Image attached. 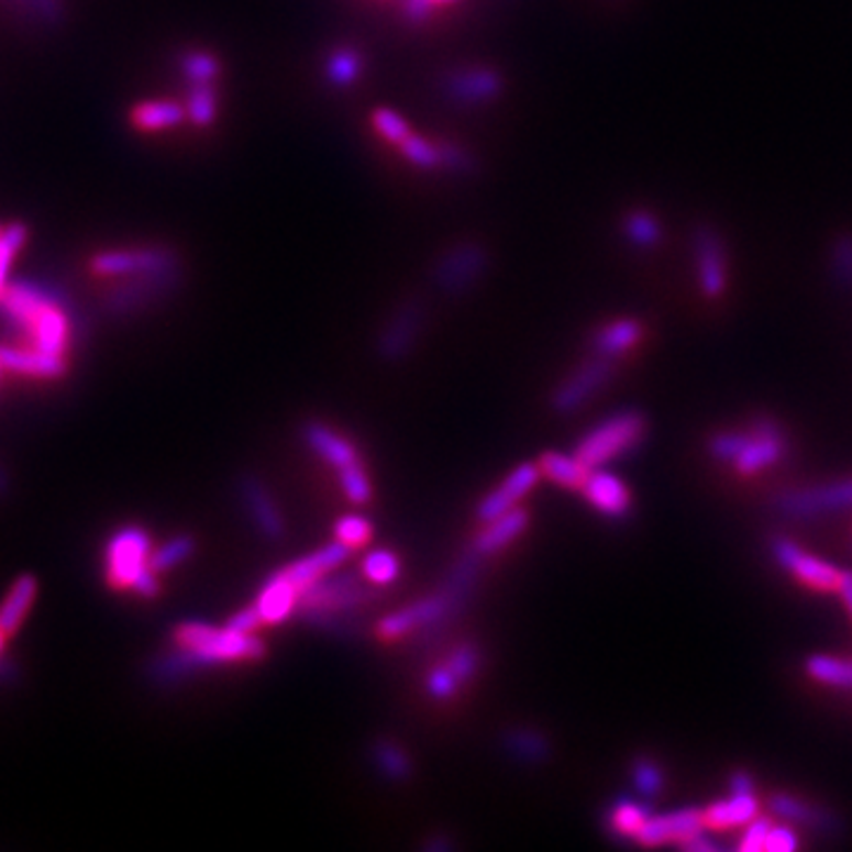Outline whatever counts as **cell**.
<instances>
[{
	"label": "cell",
	"instance_id": "1",
	"mask_svg": "<svg viewBox=\"0 0 852 852\" xmlns=\"http://www.w3.org/2000/svg\"><path fill=\"white\" fill-rule=\"evenodd\" d=\"M176 649L152 663L150 675L159 685L180 682L199 671L225 663L261 661L266 644L256 632H240L228 626L219 628L204 621H185L174 632Z\"/></svg>",
	"mask_w": 852,
	"mask_h": 852
},
{
	"label": "cell",
	"instance_id": "2",
	"mask_svg": "<svg viewBox=\"0 0 852 852\" xmlns=\"http://www.w3.org/2000/svg\"><path fill=\"white\" fill-rule=\"evenodd\" d=\"M482 556L472 547L464 552L453 566L451 576L439 593H431L410 601L408 607L386 613L377 623V634L386 642L412 638L417 646H429L439 642L441 634L451 628V623L467 607V601L476 587Z\"/></svg>",
	"mask_w": 852,
	"mask_h": 852
},
{
	"label": "cell",
	"instance_id": "3",
	"mask_svg": "<svg viewBox=\"0 0 852 852\" xmlns=\"http://www.w3.org/2000/svg\"><path fill=\"white\" fill-rule=\"evenodd\" d=\"M377 599L379 587L372 585L363 571H332L311 587H306L299 611L311 628L348 634L353 618L369 609Z\"/></svg>",
	"mask_w": 852,
	"mask_h": 852
},
{
	"label": "cell",
	"instance_id": "4",
	"mask_svg": "<svg viewBox=\"0 0 852 852\" xmlns=\"http://www.w3.org/2000/svg\"><path fill=\"white\" fill-rule=\"evenodd\" d=\"M646 420L638 410H621L595 424L576 445V455L587 469L607 467L609 462L632 453L644 441Z\"/></svg>",
	"mask_w": 852,
	"mask_h": 852
},
{
	"label": "cell",
	"instance_id": "5",
	"mask_svg": "<svg viewBox=\"0 0 852 852\" xmlns=\"http://www.w3.org/2000/svg\"><path fill=\"white\" fill-rule=\"evenodd\" d=\"M152 560V538L141 525H126L114 533L104 550V576L117 590H133Z\"/></svg>",
	"mask_w": 852,
	"mask_h": 852
},
{
	"label": "cell",
	"instance_id": "6",
	"mask_svg": "<svg viewBox=\"0 0 852 852\" xmlns=\"http://www.w3.org/2000/svg\"><path fill=\"white\" fill-rule=\"evenodd\" d=\"M482 668V649L476 642H460L427 673L424 691L433 701H451Z\"/></svg>",
	"mask_w": 852,
	"mask_h": 852
},
{
	"label": "cell",
	"instance_id": "7",
	"mask_svg": "<svg viewBox=\"0 0 852 852\" xmlns=\"http://www.w3.org/2000/svg\"><path fill=\"white\" fill-rule=\"evenodd\" d=\"M613 375V358L597 355L590 363L580 365L568 379L556 386L552 394V410L560 414H573L587 406Z\"/></svg>",
	"mask_w": 852,
	"mask_h": 852
},
{
	"label": "cell",
	"instance_id": "8",
	"mask_svg": "<svg viewBox=\"0 0 852 852\" xmlns=\"http://www.w3.org/2000/svg\"><path fill=\"white\" fill-rule=\"evenodd\" d=\"M772 554L794 578H798L803 585L812 587V590H819V593L839 590L843 571L836 568L833 564L822 562L819 556L803 552V547H798L794 540L774 538Z\"/></svg>",
	"mask_w": 852,
	"mask_h": 852
},
{
	"label": "cell",
	"instance_id": "9",
	"mask_svg": "<svg viewBox=\"0 0 852 852\" xmlns=\"http://www.w3.org/2000/svg\"><path fill=\"white\" fill-rule=\"evenodd\" d=\"M424 328V308L420 301L400 303L394 316L386 320L384 330L379 332L377 353L384 363H400L406 361L417 346Z\"/></svg>",
	"mask_w": 852,
	"mask_h": 852
},
{
	"label": "cell",
	"instance_id": "10",
	"mask_svg": "<svg viewBox=\"0 0 852 852\" xmlns=\"http://www.w3.org/2000/svg\"><path fill=\"white\" fill-rule=\"evenodd\" d=\"M90 268L102 277H133L145 273H162L178 268L176 254L162 246L152 250H133V252H100L90 258Z\"/></svg>",
	"mask_w": 852,
	"mask_h": 852
},
{
	"label": "cell",
	"instance_id": "11",
	"mask_svg": "<svg viewBox=\"0 0 852 852\" xmlns=\"http://www.w3.org/2000/svg\"><path fill=\"white\" fill-rule=\"evenodd\" d=\"M850 505H852V478L827 484V486L788 490L774 500V507H777L786 517H815Z\"/></svg>",
	"mask_w": 852,
	"mask_h": 852
},
{
	"label": "cell",
	"instance_id": "12",
	"mask_svg": "<svg viewBox=\"0 0 852 852\" xmlns=\"http://www.w3.org/2000/svg\"><path fill=\"white\" fill-rule=\"evenodd\" d=\"M488 268V254L478 244H457L436 266V285L447 294L472 289Z\"/></svg>",
	"mask_w": 852,
	"mask_h": 852
},
{
	"label": "cell",
	"instance_id": "13",
	"mask_svg": "<svg viewBox=\"0 0 852 852\" xmlns=\"http://www.w3.org/2000/svg\"><path fill=\"white\" fill-rule=\"evenodd\" d=\"M784 453H786V441L782 429L777 427V422L763 417V420L753 422L749 431V443L743 445V451L732 464L739 474L751 476L772 467V464H777L784 457Z\"/></svg>",
	"mask_w": 852,
	"mask_h": 852
},
{
	"label": "cell",
	"instance_id": "14",
	"mask_svg": "<svg viewBox=\"0 0 852 852\" xmlns=\"http://www.w3.org/2000/svg\"><path fill=\"white\" fill-rule=\"evenodd\" d=\"M540 476L542 474H540L538 464H531V462L519 464V467L511 469L502 478V482L495 486L482 502H478V507H476L478 519L486 523L495 517L507 514V511H511V509H517L525 495H529L538 486Z\"/></svg>",
	"mask_w": 852,
	"mask_h": 852
},
{
	"label": "cell",
	"instance_id": "15",
	"mask_svg": "<svg viewBox=\"0 0 852 852\" xmlns=\"http://www.w3.org/2000/svg\"><path fill=\"white\" fill-rule=\"evenodd\" d=\"M706 829L704 812L696 808H685L665 815H649L642 829L634 836V841L646 848L668 845V843H685L691 836L701 833Z\"/></svg>",
	"mask_w": 852,
	"mask_h": 852
},
{
	"label": "cell",
	"instance_id": "16",
	"mask_svg": "<svg viewBox=\"0 0 852 852\" xmlns=\"http://www.w3.org/2000/svg\"><path fill=\"white\" fill-rule=\"evenodd\" d=\"M237 493L258 533L270 542H280L285 538V519L266 484L254 474H244L237 484Z\"/></svg>",
	"mask_w": 852,
	"mask_h": 852
},
{
	"label": "cell",
	"instance_id": "17",
	"mask_svg": "<svg viewBox=\"0 0 852 852\" xmlns=\"http://www.w3.org/2000/svg\"><path fill=\"white\" fill-rule=\"evenodd\" d=\"M57 301H65L57 289L20 280L5 285L3 294H0V313H3L8 324L22 332L24 324L34 318L43 306Z\"/></svg>",
	"mask_w": 852,
	"mask_h": 852
},
{
	"label": "cell",
	"instance_id": "18",
	"mask_svg": "<svg viewBox=\"0 0 852 852\" xmlns=\"http://www.w3.org/2000/svg\"><path fill=\"white\" fill-rule=\"evenodd\" d=\"M178 283V268L162 270V273H145V275H133V283H121L117 285L110 297H107V308L112 313L123 316L131 313L135 308H141L154 299H159L162 294H166L170 287Z\"/></svg>",
	"mask_w": 852,
	"mask_h": 852
},
{
	"label": "cell",
	"instance_id": "19",
	"mask_svg": "<svg viewBox=\"0 0 852 852\" xmlns=\"http://www.w3.org/2000/svg\"><path fill=\"white\" fill-rule=\"evenodd\" d=\"M303 441L320 460L328 462L339 476L365 469L358 457V451H355V445L328 424L308 422L303 427Z\"/></svg>",
	"mask_w": 852,
	"mask_h": 852
},
{
	"label": "cell",
	"instance_id": "20",
	"mask_svg": "<svg viewBox=\"0 0 852 852\" xmlns=\"http://www.w3.org/2000/svg\"><path fill=\"white\" fill-rule=\"evenodd\" d=\"M62 303L65 301L43 306L41 311L24 324L22 334L29 339L31 348H38L43 353L65 358V351L69 346L71 324H69V318L65 313V308H62Z\"/></svg>",
	"mask_w": 852,
	"mask_h": 852
},
{
	"label": "cell",
	"instance_id": "21",
	"mask_svg": "<svg viewBox=\"0 0 852 852\" xmlns=\"http://www.w3.org/2000/svg\"><path fill=\"white\" fill-rule=\"evenodd\" d=\"M583 498L590 502L599 514L609 519H626L630 511V490L628 486L607 467H595L587 472L580 486Z\"/></svg>",
	"mask_w": 852,
	"mask_h": 852
},
{
	"label": "cell",
	"instance_id": "22",
	"mask_svg": "<svg viewBox=\"0 0 852 852\" xmlns=\"http://www.w3.org/2000/svg\"><path fill=\"white\" fill-rule=\"evenodd\" d=\"M351 552L353 550L346 547L344 542L334 540V542H330V545L313 550L311 554L299 556V560H294L283 571H285V576L291 580V585L297 587L299 593H303L306 587H311L313 583H318L320 578L328 576V573L336 571L341 564H344Z\"/></svg>",
	"mask_w": 852,
	"mask_h": 852
},
{
	"label": "cell",
	"instance_id": "23",
	"mask_svg": "<svg viewBox=\"0 0 852 852\" xmlns=\"http://www.w3.org/2000/svg\"><path fill=\"white\" fill-rule=\"evenodd\" d=\"M301 593L291 585V580L285 576V571H275L273 576L263 583L261 593L254 601V607L258 609L263 626H280L287 618L299 609Z\"/></svg>",
	"mask_w": 852,
	"mask_h": 852
},
{
	"label": "cell",
	"instance_id": "24",
	"mask_svg": "<svg viewBox=\"0 0 852 852\" xmlns=\"http://www.w3.org/2000/svg\"><path fill=\"white\" fill-rule=\"evenodd\" d=\"M525 529H529V511L517 507L507 511V514L486 521L484 531L474 538L472 550L482 556V560H488V556L509 547L511 542H517L525 533Z\"/></svg>",
	"mask_w": 852,
	"mask_h": 852
},
{
	"label": "cell",
	"instance_id": "25",
	"mask_svg": "<svg viewBox=\"0 0 852 852\" xmlns=\"http://www.w3.org/2000/svg\"><path fill=\"white\" fill-rule=\"evenodd\" d=\"M500 90H502L500 76L482 67L455 71L453 76H447V86H445L447 96L462 104L490 102L493 98L500 96Z\"/></svg>",
	"mask_w": 852,
	"mask_h": 852
},
{
	"label": "cell",
	"instance_id": "26",
	"mask_svg": "<svg viewBox=\"0 0 852 852\" xmlns=\"http://www.w3.org/2000/svg\"><path fill=\"white\" fill-rule=\"evenodd\" d=\"M0 365L10 372H20V375L38 379H57L65 375V358L43 353L38 348L0 346Z\"/></svg>",
	"mask_w": 852,
	"mask_h": 852
},
{
	"label": "cell",
	"instance_id": "27",
	"mask_svg": "<svg viewBox=\"0 0 852 852\" xmlns=\"http://www.w3.org/2000/svg\"><path fill=\"white\" fill-rule=\"evenodd\" d=\"M757 817V798L753 792H732L727 800L712 803L704 810V825L710 831H730L746 827Z\"/></svg>",
	"mask_w": 852,
	"mask_h": 852
},
{
	"label": "cell",
	"instance_id": "28",
	"mask_svg": "<svg viewBox=\"0 0 852 852\" xmlns=\"http://www.w3.org/2000/svg\"><path fill=\"white\" fill-rule=\"evenodd\" d=\"M770 808H772L774 812H777L779 817L792 819V822H796V825L810 827V829L825 831V833L839 831V822H836V817H833L831 812H827V810H822V808H817V805L805 803V800H800V798L786 796V794H777V796H772Z\"/></svg>",
	"mask_w": 852,
	"mask_h": 852
},
{
	"label": "cell",
	"instance_id": "29",
	"mask_svg": "<svg viewBox=\"0 0 852 852\" xmlns=\"http://www.w3.org/2000/svg\"><path fill=\"white\" fill-rule=\"evenodd\" d=\"M502 746L514 761L525 765L545 763L550 757V741L540 730H535V727H511L502 737Z\"/></svg>",
	"mask_w": 852,
	"mask_h": 852
},
{
	"label": "cell",
	"instance_id": "30",
	"mask_svg": "<svg viewBox=\"0 0 852 852\" xmlns=\"http://www.w3.org/2000/svg\"><path fill=\"white\" fill-rule=\"evenodd\" d=\"M38 595V583L31 576H22L14 580L12 590L8 597L0 604V628H3L8 634H14L22 628L24 616L29 613L31 604H34Z\"/></svg>",
	"mask_w": 852,
	"mask_h": 852
},
{
	"label": "cell",
	"instance_id": "31",
	"mask_svg": "<svg viewBox=\"0 0 852 852\" xmlns=\"http://www.w3.org/2000/svg\"><path fill=\"white\" fill-rule=\"evenodd\" d=\"M538 467H540V474L547 476L552 484L562 486V488H573V490H580L587 472H590L578 460L576 453L566 455V453H560V451L542 453Z\"/></svg>",
	"mask_w": 852,
	"mask_h": 852
},
{
	"label": "cell",
	"instance_id": "32",
	"mask_svg": "<svg viewBox=\"0 0 852 852\" xmlns=\"http://www.w3.org/2000/svg\"><path fill=\"white\" fill-rule=\"evenodd\" d=\"M642 336V328L634 320H616L607 328H601L595 334V353L597 355H607V358H618L626 351H630L634 344H638Z\"/></svg>",
	"mask_w": 852,
	"mask_h": 852
},
{
	"label": "cell",
	"instance_id": "33",
	"mask_svg": "<svg viewBox=\"0 0 852 852\" xmlns=\"http://www.w3.org/2000/svg\"><path fill=\"white\" fill-rule=\"evenodd\" d=\"M185 117H188V112H185L178 102L157 100V102L137 104L131 114V121L133 126L141 131H162V129L178 126Z\"/></svg>",
	"mask_w": 852,
	"mask_h": 852
},
{
	"label": "cell",
	"instance_id": "34",
	"mask_svg": "<svg viewBox=\"0 0 852 852\" xmlns=\"http://www.w3.org/2000/svg\"><path fill=\"white\" fill-rule=\"evenodd\" d=\"M649 815L652 812H649L644 803L623 796L611 805L607 827L613 836H618V839H634L638 831L642 829V825L646 822Z\"/></svg>",
	"mask_w": 852,
	"mask_h": 852
},
{
	"label": "cell",
	"instance_id": "35",
	"mask_svg": "<svg viewBox=\"0 0 852 852\" xmlns=\"http://www.w3.org/2000/svg\"><path fill=\"white\" fill-rule=\"evenodd\" d=\"M372 763L389 782H406L412 774V763L408 753L391 739H377L372 743Z\"/></svg>",
	"mask_w": 852,
	"mask_h": 852
},
{
	"label": "cell",
	"instance_id": "36",
	"mask_svg": "<svg viewBox=\"0 0 852 852\" xmlns=\"http://www.w3.org/2000/svg\"><path fill=\"white\" fill-rule=\"evenodd\" d=\"M805 671L812 679L822 682V685L852 689V661L817 654L805 661Z\"/></svg>",
	"mask_w": 852,
	"mask_h": 852
},
{
	"label": "cell",
	"instance_id": "37",
	"mask_svg": "<svg viewBox=\"0 0 852 852\" xmlns=\"http://www.w3.org/2000/svg\"><path fill=\"white\" fill-rule=\"evenodd\" d=\"M361 571H363V576H365L372 585H377V587H389V585H394V583L398 580V576H400V560H398V554H396V552L386 550V547H381V550H372V552L365 554Z\"/></svg>",
	"mask_w": 852,
	"mask_h": 852
},
{
	"label": "cell",
	"instance_id": "38",
	"mask_svg": "<svg viewBox=\"0 0 852 852\" xmlns=\"http://www.w3.org/2000/svg\"><path fill=\"white\" fill-rule=\"evenodd\" d=\"M398 147H400L402 159L410 162V164L417 166V168H422V170L441 168L439 143H431V141H427V137H422V135L408 133V135L402 137V141L398 143Z\"/></svg>",
	"mask_w": 852,
	"mask_h": 852
},
{
	"label": "cell",
	"instance_id": "39",
	"mask_svg": "<svg viewBox=\"0 0 852 852\" xmlns=\"http://www.w3.org/2000/svg\"><path fill=\"white\" fill-rule=\"evenodd\" d=\"M195 552V542L192 538L188 535H176L170 538L168 542H164L162 547H157L152 552V560H150V566L162 573V571H170L176 568L178 564H182L185 560H190V554Z\"/></svg>",
	"mask_w": 852,
	"mask_h": 852
},
{
	"label": "cell",
	"instance_id": "40",
	"mask_svg": "<svg viewBox=\"0 0 852 852\" xmlns=\"http://www.w3.org/2000/svg\"><path fill=\"white\" fill-rule=\"evenodd\" d=\"M363 71V59L353 48H336L328 59V79L334 86H348Z\"/></svg>",
	"mask_w": 852,
	"mask_h": 852
},
{
	"label": "cell",
	"instance_id": "41",
	"mask_svg": "<svg viewBox=\"0 0 852 852\" xmlns=\"http://www.w3.org/2000/svg\"><path fill=\"white\" fill-rule=\"evenodd\" d=\"M334 540L351 550H361L372 540V523L361 514H346L334 523Z\"/></svg>",
	"mask_w": 852,
	"mask_h": 852
},
{
	"label": "cell",
	"instance_id": "42",
	"mask_svg": "<svg viewBox=\"0 0 852 852\" xmlns=\"http://www.w3.org/2000/svg\"><path fill=\"white\" fill-rule=\"evenodd\" d=\"M632 784L642 798H656L663 788V772L649 757H638L632 763Z\"/></svg>",
	"mask_w": 852,
	"mask_h": 852
},
{
	"label": "cell",
	"instance_id": "43",
	"mask_svg": "<svg viewBox=\"0 0 852 852\" xmlns=\"http://www.w3.org/2000/svg\"><path fill=\"white\" fill-rule=\"evenodd\" d=\"M188 117L195 126H209L215 119V92L211 84H192Z\"/></svg>",
	"mask_w": 852,
	"mask_h": 852
},
{
	"label": "cell",
	"instance_id": "44",
	"mask_svg": "<svg viewBox=\"0 0 852 852\" xmlns=\"http://www.w3.org/2000/svg\"><path fill=\"white\" fill-rule=\"evenodd\" d=\"M26 242V228L22 223H14L0 232V294L5 289V280L10 273V263L18 256Z\"/></svg>",
	"mask_w": 852,
	"mask_h": 852
},
{
	"label": "cell",
	"instance_id": "45",
	"mask_svg": "<svg viewBox=\"0 0 852 852\" xmlns=\"http://www.w3.org/2000/svg\"><path fill=\"white\" fill-rule=\"evenodd\" d=\"M182 71L192 84H211L221 74V65L213 55L195 51L182 57Z\"/></svg>",
	"mask_w": 852,
	"mask_h": 852
},
{
	"label": "cell",
	"instance_id": "46",
	"mask_svg": "<svg viewBox=\"0 0 852 852\" xmlns=\"http://www.w3.org/2000/svg\"><path fill=\"white\" fill-rule=\"evenodd\" d=\"M746 443H749V431H722L718 436L710 439L708 451L716 460L734 462Z\"/></svg>",
	"mask_w": 852,
	"mask_h": 852
},
{
	"label": "cell",
	"instance_id": "47",
	"mask_svg": "<svg viewBox=\"0 0 852 852\" xmlns=\"http://www.w3.org/2000/svg\"><path fill=\"white\" fill-rule=\"evenodd\" d=\"M372 121H375V129L384 137V141H389L394 145H398L402 137L410 133L408 123L402 121L400 114H396L391 110H377L375 114H372Z\"/></svg>",
	"mask_w": 852,
	"mask_h": 852
},
{
	"label": "cell",
	"instance_id": "48",
	"mask_svg": "<svg viewBox=\"0 0 852 852\" xmlns=\"http://www.w3.org/2000/svg\"><path fill=\"white\" fill-rule=\"evenodd\" d=\"M770 827L772 825H770L767 817L751 819V822L746 825V831H743V836H741V841L737 843V848L743 850V852H761V850H765Z\"/></svg>",
	"mask_w": 852,
	"mask_h": 852
},
{
	"label": "cell",
	"instance_id": "49",
	"mask_svg": "<svg viewBox=\"0 0 852 852\" xmlns=\"http://www.w3.org/2000/svg\"><path fill=\"white\" fill-rule=\"evenodd\" d=\"M800 845L798 836L794 829L788 827H770V833H767V841H765V850L767 852H792Z\"/></svg>",
	"mask_w": 852,
	"mask_h": 852
},
{
	"label": "cell",
	"instance_id": "50",
	"mask_svg": "<svg viewBox=\"0 0 852 852\" xmlns=\"http://www.w3.org/2000/svg\"><path fill=\"white\" fill-rule=\"evenodd\" d=\"M225 626L232 628V630H240V632H256L263 626V618H261L258 609L252 604V607H246V609H240L237 613H232V618H230Z\"/></svg>",
	"mask_w": 852,
	"mask_h": 852
},
{
	"label": "cell",
	"instance_id": "51",
	"mask_svg": "<svg viewBox=\"0 0 852 852\" xmlns=\"http://www.w3.org/2000/svg\"><path fill=\"white\" fill-rule=\"evenodd\" d=\"M677 848H682V850H691V852H696V850H701V852H716V850H720L718 843H712L710 839H706V833H704V831H701V833H696V836H691L689 841L679 843Z\"/></svg>",
	"mask_w": 852,
	"mask_h": 852
},
{
	"label": "cell",
	"instance_id": "52",
	"mask_svg": "<svg viewBox=\"0 0 852 852\" xmlns=\"http://www.w3.org/2000/svg\"><path fill=\"white\" fill-rule=\"evenodd\" d=\"M29 3L34 5V8L43 14V18H48V20H55L57 14H59L57 0H29Z\"/></svg>",
	"mask_w": 852,
	"mask_h": 852
},
{
	"label": "cell",
	"instance_id": "53",
	"mask_svg": "<svg viewBox=\"0 0 852 852\" xmlns=\"http://www.w3.org/2000/svg\"><path fill=\"white\" fill-rule=\"evenodd\" d=\"M839 593H841V597H843V601H845V607H848V611H850V616H852V571H843L841 585H839Z\"/></svg>",
	"mask_w": 852,
	"mask_h": 852
},
{
	"label": "cell",
	"instance_id": "54",
	"mask_svg": "<svg viewBox=\"0 0 852 852\" xmlns=\"http://www.w3.org/2000/svg\"><path fill=\"white\" fill-rule=\"evenodd\" d=\"M427 850H451L453 848V841H441V839H433L424 845Z\"/></svg>",
	"mask_w": 852,
	"mask_h": 852
},
{
	"label": "cell",
	"instance_id": "55",
	"mask_svg": "<svg viewBox=\"0 0 852 852\" xmlns=\"http://www.w3.org/2000/svg\"><path fill=\"white\" fill-rule=\"evenodd\" d=\"M5 638H8V632H5L3 628H0V654H3V644H5Z\"/></svg>",
	"mask_w": 852,
	"mask_h": 852
},
{
	"label": "cell",
	"instance_id": "56",
	"mask_svg": "<svg viewBox=\"0 0 852 852\" xmlns=\"http://www.w3.org/2000/svg\"><path fill=\"white\" fill-rule=\"evenodd\" d=\"M0 488H3V476H0Z\"/></svg>",
	"mask_w": 852,
	"mask_h": 852
},
{
	"label": "cell",
	"instance_id": "57",
	"mask_svg": "<svg viewBox=\"0 0 852 852\" xmlns=\"http://www.w3.org/2000/svg\"><path fill=\"white\" fill-rule=\"evenodd\" d=\"M3 369H5V367H3V365H0V375H3Z\"/></svg>",
	"mask_w": 852,
	"mask_h": 852
},
{
	"label": "cell",
	"instance_id": "58",
	"mask_svg": "<svg viewBox=\"0 0 852 852\" xmlns=\"http://www.w3.org/2000/svg\"><path fill=\"white\" fill-rule=\"evenodd\" d=\"M0 232H3V230H0Z\"/></svg>",
	"mask_w": 852,
	"mask_h": 852
}]
</instances>
